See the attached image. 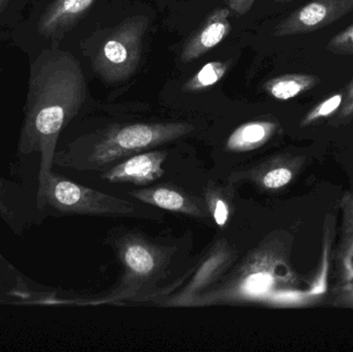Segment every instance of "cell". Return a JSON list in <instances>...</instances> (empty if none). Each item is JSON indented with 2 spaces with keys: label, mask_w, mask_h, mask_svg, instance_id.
<instances>
[{
  "label": "cell",
  "mask_w": 353,
  "mask_h": 352,
  "mask_svg": "<svg viewBox=\"0 0 353 352\" xmlns=\"http://www.w3.org/2000/svg\"><path fill=\"white\" fill-rule=\"evenodd\" d=\"M85 97L84 74L70 53L43 52L31 66L18 155H39V177L53 167L60 134L80 111Z\"/></svg>",
  "instance_id": "cell-1"
},
{
  "label": "cell",
  "mask_w": 353,
  "mask_h": 352,
  "mask_svg": "<svg viewBox=\"0 0 353 352\" xmlns=\"http://www.w3.org/2000/svg\"><path fill=\"white\" fill-rule=\"evenodd\" d=\"M288 245L283 234H273L253 248L217 283L203 291L193 306L265 303L277 287L292 278L284 274Z\"/></svg>",
  "instance_id": "cell-2"
},
{
  "label": "cell",
  "mask_w": 353,
  "mask_h": 352,
  "mask_svg": "<svg viewBox=\"0 0 353 352\" xmlns=\"http://www.w3.org/2000/svg\"><path fill=\"white\" fill-rule=\"evenodd\" d=\"M192 130L191 124L183 122L114 126L87 148L70 147L68 150L56 152L54 165L80 171H101L123 157L173 142Z\"/></svg>",
  "instance_id": "cell-3"
},
{
  "label": "cell",
  "mask_w": 353,
  "mask_h": 352,
  "mask_svg": "<svg viewBox=\"0 0 353 352\" xmlns=\"http://www.w3.org/2000/svg\"><path fill=\"white\" fill-rule=\"evenodd\" d=\"M116 251L123 267L111 302L143 301L150 296L157 283L165 278L176 247L155 243L136 233L126 234L116 241Z\"/></svg>",
  "instance_id": "cell-4"
},
{
  "label": "cell",
  "mask_w": 353,
  "mask_h": 352,
  "mask_svg": "<svg viewBox=\"0 0 353 352\" xmlns=\"http://www.w3.org/2000/svg\"><path fill=\"white\" fill-rule=\"evenodd\" d=\"M37 202L45 212L62 214L137 217L141 212L132 203L70 181L53 169L39 177Z\"/></svg>",
  "instance_id": "cell-5"
},
{
  "label": "cell",
  "mask_w": 353,
  "mask_h": 352,
  "mask_svg": "<svg viewBox=\"0 0 353 352\" xmlns=\"http://www.w3.org/2000/svg\"><path fill=\"white\" fill-rule=\"evenodd\" d=\"M149 19L143 14L122 21L99 48L93 68L105 81L122 82L138 70L143 51V39Z\"/></svg>",
  "instance_id": "cell-6"
},
{
  "label": "cell",
  "mask_w": 353,
  "mask_h": 352,
  "mask_svg": "<svg viewBox=\"0 0 353 352\" xmlns=\"http://www.w3.org/2000/svg\"><path fill=\"white\" fill-rule=\"evenodd\" d=\"M236 258L238 252L228 240L223 238L217 240L195 269L189 282L168 301V305L176 307L194 305L203 291L213 287L232 269Z\"/></svg>",
  "instance_id": "cell-7"
},
{
  "label": "cell",
  "mask_w": 353,
  "mask_h": 352,
  "mask_svg": "<svg viewBox=\"0 0 353 352\" xmlns=\"http://www.w3.org/2000/svg\"><path fill=\"white\" fill-rule=\"evenodd\" d=\"M353 10V0H311L274 29L277 37L306 34L325 28Z\"/></svg>",
  "instance_id": "cell-8"
},
{
  "label": "cell",
  "mask_w": 353,
  "mask_h": 352,
  "mask_svg": "<svg viewBox=\"0 0 353 352\" xmlns=\"http://www.w3.org/2000/svg\"><path fill=\"white\" fill-rule=\"evenodd\" d=\"M304 161V156L274 155L250 169L234 172L228 182L234 185L240 182H249L263 191H277L292 183L302 169Z\"/></svg>",
  "instance_id": "cell-9"
},
{
  "label": "cell",
  "mask_w": 353,
  "mask_h": 352,
  "mask_svg": "<svg viewBox=\"0 0 353 352\" xmlns=\"http://www.w3.org/2000/svg\"><path fill=\"white\" fill-rule=\"evenodd\" d=\"M130 196L144 204L192 218L210 219L203 196H193L173 184H159L132 190Z\"/></svg>",
  "instance_id": "cell-10"
},
{
  "label": "cell",
  "mask_w": 353,
  "mask_h": 352,
  "mask_svg": "<svg viewBox=\"0 0 353 352\" xmlns=\"http://www.w3.org/2000/svg\"><path fill=\"white\" fill-rule=\"evenodd\" d=\"M45 211L37 202V191L27 194L21 186L0 177V217L14 233L21 235L29 225L41 222Z\"/></svg>",
  "instance_id": "cell-11"
},
{
  "label": "cell",
  "mask_w": 353,
  "mask_h": 352,
  "mask_svg": "<svg viewBox=\"0 0 353 352\" xmlns=\"http://www.w3.org/2000/svg\"><path fill=\"white\" fill-rule=\"evenodd\" d=\"M167 157V151H152L132 155L126 161L105 171L101 175V179L109 183L149 185L163 177L165 174L163 163Z\"/></svg>",
  "instance_id": "cell-12"
},
{
  "label": "cell",
  "mask_w": 353,
  "mask_h": 352,
  "mask_svg": "<svg viewBox=\"0 0 353 352\" xmlns=\"http://www.w3.org/2000/svg\"><path fill=\"white\" fill-rule=\"evenodd\" d=\"M228 17V8H219L213 10L183 48L181 53L182 62L188 63L197 59L225 39L232 29Z\"/></svg>",
  "instance_id": "cell-13"
},
{
  "label": "cell",
  "mask_w": 353,
  "mask_h": 352,
  "mask_svg": "<svg viewBox=\"0 0 353 352\" xmlns=\"http://www.w3.org/2000/svg\"><path fill=\"white\" fill-rule=\"evenodd\" d=\"M95 0H56L47 8L39 23L43 37H57L74 26Z\"/></svg>",
  "instance_id": "cell-14"
},
{
  "label": "cell",
  "mask_w": 353,
  "mask_h": 352,
  "mask_svg": "<svg viewBox=\"0 0 353 352\" xmlns=\"http://www.w3.org/2000/svg\"><path fill=\"white\" fill-rule=\"evenodd\" d=\"M277 128V123L268 120L246 122L230 134L225 143L226 150L245 153L261 148L271 140Z\"/></svg>",
  "instance_id": "cell-15"
},
{
  "label": "cell",
  "mask_w": 353,
  "mask_h": 352,
  "mask_svg": "<svg viewBox=\"0 0 353 352\" xmlns=\"http://www.w3.org/2000/svg\"><path fill=\"white\" fill-rule=\"evenodd\" d=\"M234 186L232 183L224 186L209 182L203 190V198L210 218L221 229L228 227L234 212Z\"/></svg>",
  "instance_id": "cell-16"
},
{
  "label": "cell",
  "mask_w": 353,
  "mask_h": 352,
  "mask_svg": "<svg viewBox=\"0 0 353 352\" xmlns=\"http://www.w3.org/2000/svg\"><path fill=\"white\" fill-rule=\"evenodd\" d=\"M319 83V79L314 74H286L267 81L263 89L273 99L286 101L311 90Z\"/></svg>",
  "instance_id": "cell-17"
},
{
  "label": "cell",
  "mask_w": 353,
  "mask_h": 352,
  "mask_svg": "<svg viewBox=\"0 0 353 352\" xmlns=\"http://www.w3.org/2000/svg\"><path fill=\"white\" fill-rule=\"evenodd\" d=\"M230 61H212L205 64L192 78L189 79L183 91L196 93L217 84L230 68Z\"/></svg>",
  "instance_id": "cell-18"
},
{
  "label": "cell",
  "mask_w": 353,
  "mask_h": 352,
  "mask_svg": "<svg viewBox=\"0 0 353 352\" xmlns=\"http://www.w3.org/2000/svg\"><path fill=\"white\" fill-rule=\"evenodd\" d=\"M343 99L344 94H342V93H336V94L327 97V99L321 101V103H319L316 107H313L305 115V117L301 121V126L304 127V126H308L314 123V122L319 121V119L329 117L340 109L342 103H343Z\"/></svg>",
  "instance_id": "cell-19"
},
{
  "label": "cell",
  "mask_w": 353,
  "mask_h": 352,
  "mask_svg": "<svg viewBox=\"0 0 353 352\" xmlns=\"http://www.w3.org/2000/svg\"><path fill=\"white\" fill-rule=\"evenodd\" d=\"M353 225L343 229V239L337 251V264L343 275L344 281H350L353 277Z\"/></svg>",
  "instance_id": "cell-20"
},
{
  "label": "cell",
  "mask_w": 353,
  "mask_h": 352,
  "mask_svg": "<svg viewBox=\"0 0 353 352\" xmlns=\"http://www.w3.org/2000/svg\"><path fill=\"white\" fill-rule=\"evenodd\" d=\"M325 49L337 55L353 56V24L332 37Z\"/></svg>",
  "instance_id": "cell-21"
},
{
  "label": "cell",
  "mask_w": 353,
  "mask_h": 352,
  "mask_svg": "<svg viewBox=\"0 0 353 352\" xmlns=\"http://www.w3.org/2000/svg\"><path fill=\"white\" fill-rule=\"evenodd\" d=\"M333 305L353 309V283L346 281L334 291Z\"/></svg>",
  "instance_id": "cell-22"
},
{
  "label": "cell",
  "mask_w": 353,
  "mask_h": 352,
  "mask_svg": "<svg viewBox=\"0 0 353 352\" xmlns=\"http://www.w3.org/2000/svg\"><path fill=\"white\" fill-rule=\"evenodd\" d=\"M337 112V118L339 120H346L353 117V79L346 88L343 103Z\"/></svg>",
  "instance_id": "cell-23"
},
{
  "label": "cell",
  "mask_w": 353,
  "mask_h": 352,
  "mask_svg": "<svg viewBox=\"0 0 353 352\" xmlns=\"http://www.w3.org/2000/svg\"><path fill=\"white\" fill-rule=\"evenodd\" d=\"M341 207L343 210V229H345L353 225V189L343 196Z\"/></svg>",
  "instance_id": "cell-24"
},
{
  "label": "cell",
  "mask_w": 353,
  "mask_h": 352,
  "mask_svg": "<svg viewBox=\"0 0 353 352\" xmlns=\"http://www.w3.org/2000/svg\"><path fill=\"white\" fill-rule=\"evenodd\" d=\"M228 8L238 14H245L252 8L257 0H225Z\"/></svg>",
  "instance_id": "cell-25"
},
{
  "label": "cell",
  "mask_w": 353,
  "mask_h": 352,
  "mask_svg": "<svg viewBox=\"0 0 353 352\" xmlns=\"http://www.w3.org/2000/svg\"><path fill=\"white\" fill-rule=\"evenodd\" d=\"M274 1H276V2H292V1H294V0H274Z\"/></svg>",
  "instance_id": "cell-26"
},
{
  "label": "cell",
  "mask_w": 353,
  "mask_h": 352,
  "mask_svg": "<svg viewBox=\"0 0 353 352\" xmlns=\"http://www.w3.org/2000/svg\"><path fill=\"white\" fill-rule=\"evenodd\" d=\"M6 1H8V0H0V8H1Z\"/></svg>",
  "instance_id": "cell-27"
}]
</instances>
